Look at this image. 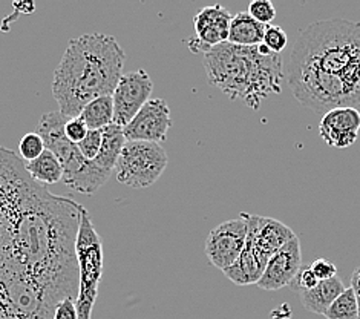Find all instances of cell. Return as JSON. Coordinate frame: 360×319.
<instances>
[{
    "label": "cell",
    "instance_id": "cell-11",
    "mask_svg": "<svg viewBox=\"0 0 360 319\" xmlns=\"http://www.w3.org/2000/svg\"><path fill=\"white\" fill-rule=\"evenodd\" d=\"M172 127V117L167 103L162 99H150L139 111L131 123L123 127L127 142H166L169 129Z\"/></svg>",
    "mask_w": 360,
    "mask_h": 319
},
{
    "label": "cell",
    "instance_id": "cell-24",
    "mask_svg": "<svg viewBox=\"0 0 360 319\" xmlns=\"http://www.w3.org/2000/svg\"><path fill=\"white\" fill-rule=\"evenodd\" d=\"M247 13L259 23L270 25L274 20V17H276V8H274L270 0H253L248 5Z\"/></svg>",
    "mask_w": 360,
    "mask_h": 319
},
{
    "label": "cell",
    "instance_id": "cell-19",
    "mask_svg": "<svg viewBox=\"0 0 360 319\" xmlns=\"http://www.w3.org/2000/svg\"><path fill=\"white\" fill-rule=\"evenodd\" d=\"M126 137L123 132V127L115 123L109 125L108 127L103 129V142L98 157L94 160L97 165L112 174V170L117 168V163L122 151L126 144Z\"/></svg>",
    "mask_w": 360,
    "mask_h": 319
},
{
    "label": "cell",
    "instance_id": "cell-29",
    "mask_svg": "<svg viewBox=\"0 0 360 319\" xmlns=\"http://www.w3.org/2000/svg\"><path fill=\"white\" fill-rule=\"evenodd\" d=\"M310 267L316 278L319 281H327L334 277H338V267L331 263L327 258H316L314 261L310 263Z\"/></svg>",
    "mask_w": 360,
    "mask_h": 319
},
{
    "label": "cell",
    "instance_id": "cell-15",
    "mask_svg": "<svg viewBox=\"0 0 360 319\" xmlns=\"http://www.w3.org/2000/svg\"><path fill=\"white\" fill-rule=\"evenodd\" d=\"M241 215L247 221V234L252 235L256 246L269 258L297 237L287 224L278 220L258 217V215H250L245 212Z\"/></svg>",
    "mask_w": 360,
    "mask_h": 319
},
{
    "label": "cell",
    "instance_id": "cell-28",
    "mask_svg": "<svg viewBox=\"0 0 360 319\" xmlns=\"http://www.w3.org/2000/svg\"><path fill=\"white\" fill-rule=\"evenodd\" d=\"M88 131H89L88 126L84 125V122L80 117L68 118V122L65 125V135L68 137V140L74 144H79L84 137H86Z\"/></svg>",
    "mask_w": 360,
    "mask_h": 319
},
{
    "label": "cell",
    "instance_id": "cell-26",
    "mask_svg": "<svg viewBox=\"0 0 360 319\" xmlns=\"http://www.w3.org/2000/svg\"><path fill=\"white\" fill-rule=\"evenodd\" d=\"M288 43L287 32L281 27H274V25H267V30H265V36L262 45L267 46L271 53L279 54L282 49H285Z\"/></svg>",
    "mask_w": 360,
    "mask_h": 319
},
{
    "label": "cell",
    "instance_id": "cell-8",
    "mask_svg": "<svg viewBox=\"0 0 360 319\" xmlns=\"http://www.w3.org/2000/svg\"><path fill=\"white\" fill-rule=\"evenodd\" d=\"M36 186L37 183L30 177L19 155L0 148V241L10 227L14 215Z\"/></svg>",
    "mask_w": 360,
    "mask_h": 319
},
{
    "label": "cell",
    "instance_id": "cell-12",
    "mask_svg": "<svg viewBox=\"0 0 360 319\" xmlns=\"http://www.w3.org/2000/svg\"><path fill=\"white\" fill-rule=\"evenodd\" d=\"M231 15L224 6L210 5L204 6L193 17L196 37L187 42L192 53H209L221 43L229 40Z\"/></svg>",
    "mask_w": 360,
    "mask_h": 319
},
{
    "label": "cell",
    "instance_id": "cell-20",
    "mask_svg": "<svg viewBox=\"0 0 360 319\" xmlns=\"http://www.w3.org/2000/svg\"><path fill=\"white\" fill-rule=\"evenodd\" d=\"M30 177L36 181V183L44 184H57L58 181L63 180V166L58 161L56 155L45 149V152L40 155L39 158L32 160L25 165Z\"/></svg>",
    "mask_w": 360,
    "mask_h": 319
},
{
    "label": "cell",
    "instance_id": "cell-5",
    "mask_svg": "<svg viewBox=\"0 0 360 319\" xmlns=\"http://www.w3.org/2000/svg\"><path fill=\"white\" fill-rule=\"evenodd\" d=\"M66 122L68 118L60 111L48 112L40 118L36 132L44 140L45 148L62 163L65 186L79 194L94 195L110 178V172L101 169L96 161L84 158L79 146L68 140Z\"/></svg>",
    "mask_w": 360,
    "mask_h": 319
},
{
    "label": "cell",
    "instance_id": "cell-7",
    "mask_svg": "<svg viewBox=\"0 0 360 319\" xmlns=\"http://www.w3.org/2000/svg\"><path fill=\"white\" fill-rule=\"evenodd\" d=\"M169 165L167 154L158 143L126 142L117 163V180L132 189L155 184Z\"/></svg>",
    "mask_w": 360,
    "mask_h": 319
},
{
    "label": "cell",
    "instance_id": "cell-18",
    "mask_svg": "<svg viewBox=\"0 0 360 319\" xmlns=\"http://www.w3.org/2000/svg\"><path fill=\"white\" fill-rule=\"evenodd\" d=\"M265 30L267 25L255 20L247 11H239L231 17L227 42L236 46H259L264 42Z\"/></svg>",
    "mask_w": 360,
    "mask_h": 319
},
{
    "label": "cell",
    "instance_id": "cell-25",
    "mask_svg": "<svg viewBox=\"0 0 360 319\" xmlns=\"http://www.w3.org/2000/svg\"><path fill=\"white\" fill-rule=\"evenodd\" d=\"M101 142H103V129L101 131H91L89 129L86 137H84V139L77 146H79V151L82 152L84 158L94 161L100 154Z\"/></svg>",
    "mask_w": 360,
    "mask_h": 319
},
{
    "label": "cell",
    "instance_id": "cell-3",
    "mask_svg": "<svg viewBox=\"0 0 360 319\" xmlns=\"http://www.w3.org/2000/svg\"><path fill=\"white\" fill-rule=\"evenodd\" d=\"M124 60L123 48L108 34L88 32L71 39L54 71L53 96L58 111L75 118L89 101L112 96Z\"/></svg>",
    "mask_w": 360,
    "mask_h": 319
},
{
    "label": "cell",
    "instance_id": "cell-6",
    "mask_svg": "<svg viewBox=\"0 0 360 319\" xmlns=\"http://www.w3.org/2000/svg\"><path fill=\"white\" fill-rule=\"evenodd\" d=\"M79 263V295L75 299L79 319H92V310L98 296V284L103 277V243L94 226L91 215L82 209L80 226L75 243Z\"/></svg>",
    "mask_w": 360,
    "mask_h": 319
},
{
    "label": "cell",
    "instance_id": "cell-21",
    "mask_svg": "<svg viewBox=\"0 0 360 319\" xmlns=\"http://www.w3.org/2000/svg\"><path fill=\"white\" fill-rule=\"evenodd\" d=\"M80 118L91 131H101L114 123V100L112 96L98 97L83 108Z\"/></svg>",
    "mask_w": 360,
    "mask_h": 319
},
{
    "label": "cell",
    "instance_id": "cell-2",
    "mask_svg": "<svg viewBox=\"0 0 360 319\" xmlns=\"http://www.w3.org/2000/svg\"><path fill=\"white\" fill-rule=\"evenodd\" d=\"M287 82L296 100L317 114L360 111V23L327 19L302 28L291 49Z\"/></svg>",
    "mask_w": 360,
    "mask_h": 319
},
{
    "label": "cell",
    "instance_id": "cell-17",
    "mask_svg": "<svg viewBox=\"0 0 360 319\" xmlns=\"http://www.w3.org/2000/svg\"><path fill=\"white\" fill-rule=\"evenodd\" d=\"M347 287L339 277L321 281L316 287L301 292V303L305 310L316 315H325L330 306Z\"/></svg>",
    "mask_w": 360,
    "mask_h": 319
},
{
    "label": "cell",
    "instance_id": "cell-1",
    "mask_svg": "<svg viewBox=\"0 0 360 319\" xmlns=\"http://www.w3.org/2000/svg\"><path fill=\"white\" fill-rule=\"evenodd\" d=\"M83 206L37 184L17 211L2 241L8 267L36 286L51 304L79 295L75 243Z\"/></svg>",
    "mask_w": 360,
    "mask_h": 319
},
{
    "label": "cell",
    "instance_id": "cell-31",
    "mask_svg": "<svg viewBox=\"0 0 360 319\" xmlns=\"http://www.w3.org/2000/svg\"><path fill=\"white\" fill-rule=\"evenodd\" d=\"M351 289L354 290V295L357 298V304H359V319H360V267L354 270L353 277H351Z\"/></svg>",
    "mask_w": 360,
    "mask_h": 319
},
{
    "label": "cell",
    "instance_id": "cell-16",
    "mask_svg": "<svg viewBox=\"0 0 360 319\" xmlns=\"http://www.w3.org/2000/svg\"><path fill=\"white\" fill-rule=\"evenodd\" d=\"M270 258L256 246L252 235L247 234L245 247L238 261L224 270L226 277L235 282L236 286H248V284H258L265 272Z\"/></svg>",
    "mask_w": 360,
    "mask_h": 319
},
{
    "label": "cell",
    "instance_id": "cell-27",
    "mask_svg": "<svg viewBox=\"0 0 360 319\" xmlns=\"http://www.w3.org/2000/svg\"><path fill=\"white\" fill-rule=\"evenodd\" d=\"M319 282L321 281L316 278V275L313 273L310 264H307V265L301 267V270L297 272L296 278L293 280V282L290 284V286L297 292H304V290H310V289L316 287Z\"/></svg>",
    "mask_w": 360,
    "mask_h": 319
},
{
    "label": "cell",
    "instance_id": "cell-10",
    "mask_svg": "<svg viewBox=\"0 0 360 319\" xmlns=\"http://www.w3.org/2000/svg\"><path fill=\"white\" fill-rule=\"evenodd\" d=\"M153 83L144 70L123 74L112 94L114 123L127 126L139 111L150 100Z\"/></svg>",
    "mask_w": 360,
    "mask_h": 319
},
{
    "label": "cell",
    "instance_id": "cell-22",
    "mask_svg": "<svg viewBox=\"0 0 360 319\" xmlns=\"http://www.w3.org/2000/svg\"><path fill=\"white\" fill-rule=\"evenodd\" d=\"M327 319H359V304L354 290L348 287L323 315Z\"/></svg>",
    "mask_w": 360,
    "mask_h": 319
},
{
    "label": "cell",
    "instance_id": "cell-4",
    "mask_svg": "<svg viewBox=\"0 0 360 319\" xmlns=\"http://www.w3.org/2000/svg\"><path fill=\"white\" fill-rule=\"evenodd\" d=\"M207 82L230 100L258 111L262 100L278 96L285 80L282 57L264 46H236L226 42L204 54Z\"/></svg>",
    "mask_w": 360,
    "mask_h": 319
},
{
    "label": "cell",
    "instance_id": "cell-14",
    "mask_svg": "<svg viewBox=\"0 0 360 319\" xmlns=\"http://www.w3.org/2000/svg\"><path fill=\"white\" fill-rule=\"evenodd\" d=\"M360 132V111L338 108L323 114L319 123L321 139L331 148L345 149L353 146Z\"/></svg>",
    "mask_w": 360,
    "mask_h": 319
},
{
    "label": "cell",
    "instance_id": "cell-13",
    "mask_svg": "<svg viewBox=\"0 0 360 319\" xmlns=\"http://www.w3.org/2000/svg\"><path fill=\"white\" fill-rule=\"evenodd\" d=\"M302 267V252L299 237L293 238L284 247L274 254L265 267V272L258 281V287L262 290H279L290 286Z\"/></svg>",
    "mask_w": 360,
    "mask_h": 319
},
{
    "label": "cell",
    "instance_id": "cell-23",
    "mask_svg": "<svg viewBox=\"0 0 360 319\" xmlns=\"http://www.w3.org/2000/svg\"><path fill=\"white\" fill-rule=\"evenodd\" d=\"M45 143L41 140V137L37 132H30L22 137L19 143V152L20 158L27 163L39 158L41 154L45 152Z\"/></svg>",
    "mask_w": 360,
    "mask_h": 319
},
{
    "label": "cell",
    "instance_id": "cell-30",
    "mask_svg": "<svg viewBox=\"0 0 360 319\" xmlns=\"http://www.w3.org/2000/svg\"><path fill=\"white\" fill-rule=\"evenodd\" d=\"M53 319H79V313H77L75 299L66 298L62 299L54 308Z\"/></svg>",
    "mask_w": 360,
    "mask_h": 319
},
{
    "label": "cell",
    "instance_id": "cell-9",
    "mask_svg": "<svg viewBox=\"0 0 360 319\" xmlns=\"http://www.w3.org/2000/svg\"><path fill=\"white\" fill-rule=\"evenodd\" d=\"M247 241V221L239 215L236 220L221 223L205 239V255L219 270H227L241 256Z\"/></svg>",
    "mask_w": 360,
    "mask_h": 319
}]
</instances>
